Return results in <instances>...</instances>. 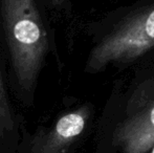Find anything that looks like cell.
Returning a JSON list of instances; mask_svg holds the SVG:
<instances>
[{
  "label": "cell",
  "mask_w": 154,
  "mask_h": 153,
  "mask_svg": "<svg viewBox=\"0 0 154 153\" xmlns=\"http://www.w3.org/2000/svg\"><path fill=\"white\" fill-rule=\"evenodd\" d=\"M47 0H0V63L12 96L23 107L35 103L46 60L57 57Z\"/></svg>",
  "instance_id": "1"
},
{
  "label": "cell",
  "mask_w": 154,
  "mask_h": 153,
  "mask_svg": "<svg viewBox=\"0 0 154 153\" xmlns=\"http://www.w3.org/2000/svg\"><path fill=\"white\" fill-rule=\"evenodd\" d=\"M113 83L88 153H149L154 147V57Z\"/></svg>",
  "instance_id": "2"
},
{
  "label": "cell",
  "mask_w": 154,
  "mask_h": 153,
  "mask_svg": "<svg viewBox=\"0 0 154 153\" xmlns=\"http://www.w3.org/2000/svg\"><path fill=\"white\" fill-rule=\"evenodd\" d=\"M91 37L84 67L86 74L130 70L154 50V3L95 27Z\"/></svg>",
  "instance_id": "3"
},
{
  "label": "cell",
  "mask_w": 154,
  "mask_h": 153,
  "mask_svg": "<svg viewBox=\"0 0 154 153\" xmlns=\"http://www.w3.org/2000/svg\"><path fill=\"white\" fill-rule=\"evenodd\" d=\"M95 107L82 102L60 111L34 131L23 128L16 153H75L93 132Z\"/></svg>",
  "instance_id": "4"
},
{
  "label": "cell",
  "mask_w": 154,
  "mask_h": 153,
  "mask_svg": "<svg viewBox=\"0 0 154 153\" xmlns=\"http://www.w3.org/2000/svg\"><path fill=\"white\" fill-rule=\"evenodd\" d=\"M23 128L22 116L13 105L0 63V152L16 153Z\"/></svg>",
  "instance_id": "5"
},
{
  "label": "cell",
  "mask_w": 154,
  "mask_h": 153,
  "mask_svg": "<svg viewBox=\"0 0 154 153\" xmlns=\"http://www.w3.org/2000/svg\"><path fill=\"white\" fill-rule=\"evenodd\" d=\"M71 0H47L48 8L56 13H64L70 8Z\"/></svg>",
  "instance_id": "6"
},
{
  "label": "cell",
  "mask_w": 154,
  "mask_h": 153,
  "mask_svg": "<svg viewBox=\"0 0 154 153\" xmlns=\"http://www.w3.org/2000/svg\"><path fill=\"white\" fill-rule=\"evenodd\" d=\"M150 57H154V50H153V53H152V54H151V55H150ZM147 59H148V58H147Z\"/></svg>",
  "instance_id": "7"
},
{
  "label": "cell",
  "mask_w": 154,
  "mask_h": 153,
  "mask_svg": "<svg viewBox=\"0 0 154 153\" xmlns=\"http://www.w3.org/2000/svg\"><path fill=\"white\" fill-rule=\"evenodd\" d=\"M149 153H154V147L152 148V150H151V151H150V152H149Z\"/></svg>",
  "instance_id": "8"
},
{
  "label": "cell",
  "mask_w": 154,
  "mask_h": 153,
  "mask_svg": "<svg viewBox=\"0 0 154 153\" xmlns=\"http://www.w3.org/2000/svg\"><path fill=\"white\" fill-rule=\"evenodd\" d=\"M0 153H2V152H0Z\"/></svg>",
  "instance_id": "9"
}]
</instances>
